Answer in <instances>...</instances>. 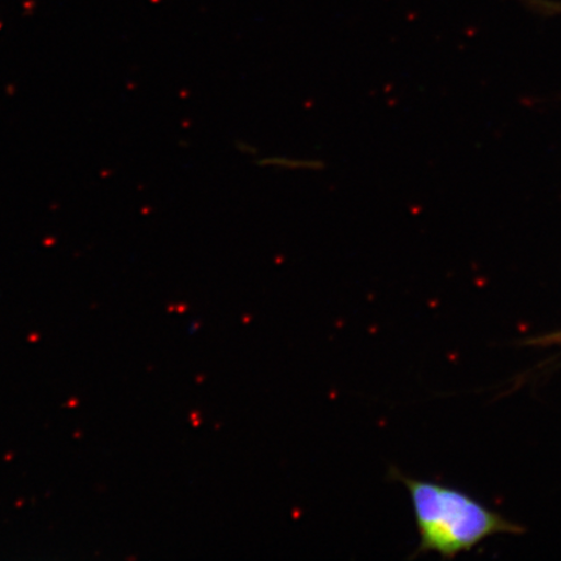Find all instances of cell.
Masks as SVG:
<instances>
[{
    "label": "cell",
    "instance_id": "cell-2",
    "mask_svg": "<svg viewBox=\"0 0 561 561\" xmlns=\"http://www.w3.org/2000/svg\"><path fill=\"white\" fill-rule=\"evenodd\" d=\"M264 167L276 168V170L286 171H314L321 168V163L314 160L287 158V157H272L262 161Z\"/></svg>",
    "mask_w": 561,
    "mask_h": 561
},
{
    "label": "cell",
    "instance_id": "cell-3",
    "mask_svg": "<svg viewBox=\"0 0 561 561\" xmlns=\"http://www.w3.org/2000/svg\"><path fill=\"white\" fill-rule=\"evenodd\" d=\"M526 345L537 346V347H550V346H560L561 347V331L545 334L541 336H536V339H531L528 342H526Z\"/></svg>",
    "mask_w": 561,
    "mask_h": 561
},
{
    "label": "cell",
    "instance_id": "cell-1",
    "mask_svg": "<svg viewBox=\"0 0 561 561\" xmlns=\"http://www.w3.org/2000/svg\"><path fill=\"white\" fill-rule=\"evenodd\" d=\"M404 483L415 514L417 553L437 552L453 559L495 535H520L522 526L482 506L459 490L394 473Z\"/></svg>",
    "mask_w": 561,
    "mask_h": 561
}]
</instances>
